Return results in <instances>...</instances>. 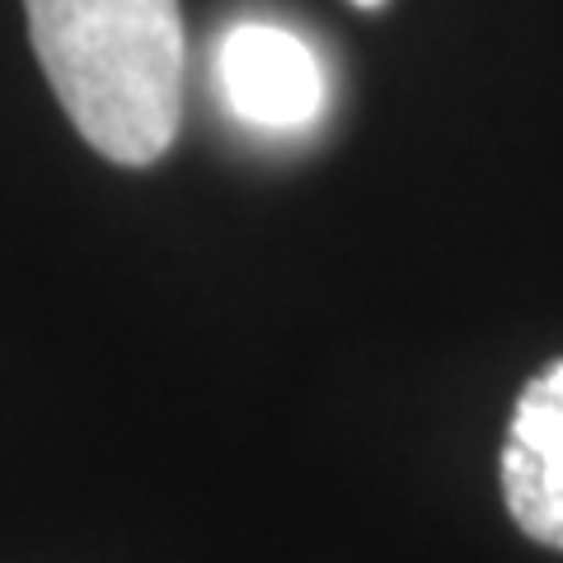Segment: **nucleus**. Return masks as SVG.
<instances>
[{
  "label": "nucleus",
  "instance_id": "nucleus-3",
  "mask_svg": "<svg viewBox=\"0 0 563 563\" xmlns=\"http://www.w3.org/2000/svg\"><path fill=\"white\" fill-rule=\"evenodd\" d=\"M507 512L536 544L563 550V357L526 385L503 442Z\"/></svg>",
  "mask_w": 563,
  "mask_h": 563
},
{
  "label": "nucleus",
  "instance_id": "nucleus-2",
  "mask_svg": "<svg viewBox=\"0 0 563 563\" xmlns=\"http://www.w3.org/2000/svg\"><path fill=\"white\" fill-rule=\"evenodd\" d=\"M225 109L263 132H301L324 113L329 85L320 57L277 24H235L217 47Z\"/></svg>",
  "mask_w": 563,
  "mask_h": 563
},
{
  "label": "nucleus",
  "instance_id": "nucleus-4",
  "mask_svg": "<svg viewBox=\"0 0 563 563\" xmlns=\"http://www.w3.org/2000/svg\"><path fill=\"white\" fill-rule=\"evenodd\" d=\"M352 5H357V10H380L385 0H352Z\"/></svg>",
  "mask_w": 563,
  "mask_h": 563
},
{
  "label": "nucleus",
  "instance_id": "nucleus-1",
  "mask_svg": "<svg viewBox=\"0 0 563 563\" xmlns=\"http://www.w3.org/2000/svg\"><path fill=\"white\" fill-rule=\"evenodd\" d=\"M33 52L76 132L113 165H155L184 118L179 0H24Z\"/></svg>",
  "mask_w": 563,
  "mask_h": 563
}]
</instances>
